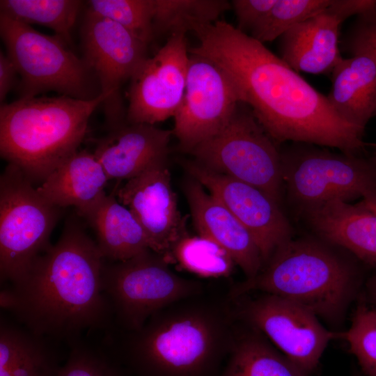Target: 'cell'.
Listing matches in <instances>:
<instances>
[{
  "instance_id": "35",
  "label": "cell",
  "mask_w": 376,
  "mask_h": 376,
  "mask_svg": "<svg viewBox=\"0 0 376 376\" xmlns=\"http://www.w3.org/2000/svg\"><path fill=\"white\" fill-rule=\"evenodd\" d=\"M327 9L340 24L353 15L376 18V0H332Z\"/></svg>"
},
{
  "instance_id": "8",
  "label": "cell",
  "mask_w": 376,
  "mask_h": 376,
  "mask_svg": "<svg viewBox=\"0 0 376 376\" xmlns=\"http://www.w3.org/2000/svg\"><path fill=\"white\" fill-rule=\"evenodd\" d=\"M61 208L44 199L15 165L0 177V277L19 280L50 246V235Z\"/></svg>"
},
{
  "instance_id": "4",
  "label": "cell",
  "mask_w": 376,
  "mask_h": 376,
  "mask_svg": "<svg viewBox=\"0 0 376 376\" xmlns=\"http://www.w3.org/2000/svg\"><path fill=\"white\" fill-rule=\"evenodd\" d=\"M324 240L292 239L279 246L253 278L234 285L235 299L259 291L293 301L338 324L356 299L362 273L357 258Z\"/></svg>"
},
{
  "instance_id": "12",
  "label": "cell",
  "mask_w": 376,
  "mask_h": 376,
  "mask_svg": "<svg viewBox=\"0 0 376 376\" xmlns=\"http://www.w3.org/2000/svg\"><path fill=\"white\" fill-rule=\"evenodd\" d=\"M81 33L83 59L95 76L101 93L107 96L102 105L109 130L127 121L120 89L148 57V44L88 10Z\"/></svg>"
},
{
  "instance_id": "39",
  "label": "cell",
  "mask_w": 376,
  "mask_h": 376,
  "mask_svg": "<svg viewBox=\"0 0 376 376\" xmlns=\"http://www.w3.org/2000/svg\"><path fill=\"white\" fill-rule=\"evenodd\" d=\"M352 376H365L361 371L355 370Z\"/></svg>"
},
{
  "instance_id": "22",
  "label": "cell",
  "mask_w": 376,
  "mask_h": 376,
  "mask_svg": "<svg viewBox=\"0 0 376 376\" xmlns=\"http://www.w3.org/2000/svg\"><path fill=\"white\" fill-rule=\"evenodd\" d=\"M345 121L364 130L376 113V59L366 52L343 58L331 72V88L327 96Z\"/></svg>"
},
{
  "instance_id": "14",
  "label": "cell",
  "mask_w": 376,
  "mask_h": 376,
  "mask_svg": "<svg viewBox=\"0 0 376 376\" xmlns=\"http://www.w3.org/2000/svg\"><path fill=\"white\" fill-rule=\"evenodd\" d=\"M189 52L186 33H172L130 79L127 122L155 125L173 117L182 101Z\"/></svg>"
},
{
  "instance_id": "19",
  "label": "cell",
  "mask_w": 376,
  "mask_h": 376,
  "mask_svg": "<svg viewBox=\"0 0 376 376\" xmlns=\"http://www.w3.org/2000/svg\"><path fill=\"white\" fill-rule=\"evenodd\" d=\"M305 214L321 239L376 269V214L362 201L331 200Z\"/></svg>"
},
{
  "instance_id": "18",
  "label": "cell",
  "mask_w": 376,
  "mask_h": 376,
  "mask_svg": "<svg viewBox=\"0 0 376 376\" xmlns=\"http://www.w3.org/2000/svg\"><path fill=\"white\" fill-rule=\"evenodd\" d=\"M185 192L198 234L224 248L242 269L246 279L255 277L264 263L247 229L194 178L186 183Z\"/></svg>"
},
{
  "instance_id": "26",
  "label": "cell",
  "mask_w": 376,
  "mask_h": 376,
  "mask_svg": "<svg viewBox=\"0 0 376 376\" xmlns=\"http://www.w3.org/2000/svg\"><path fill=\"white\" fill-rule=\"evenodd\" d=\"M81 2L77 0H1V13L28 25L51 29L68 45Z\"/></svg>"
},
{
  "instance_id": "37",
  "label": "cell",
  "mask_w": 376,
  "mask_h": 376,
  "mask_svg": "<svg viewBox=\"0 0 376 376\" xmlns=\"http://www.w3.org/2000/svg\"><path fill=\"white\" fill-rule=\"evenodd\" d=\"M366 288L369 304L376 308V273L368 280Z\"/></svg>"
},
{
  "instance_id": "9",
  "label": "cell",
  "mask_w": 376,
  "mask_h": 376,
  "mask_svg": "<svg viewBox=\"0 0 376 376\" xmlns=\"http://www.w3.org/2000/svg\"><path fill=\"white\" fill-rule=\"evenodd\" d=\"M276 144L240 102L228 125L190 153L207 169L254 186L279 204L283 180Z\"/></svg>"
},
{
  "instance_id": "27",
  "label": "cell",
  "mask_w": 376,
  "mask_h": 376,
  "mask_svg": "<svg viewBox=\"0 0 376 376\" xmlns=\"http://www.w3.org/2000/svg\"><path fill=\"white\" fill-rule=\"evenodd\" d=\"M229 8L225 0H152L154 36L187 33L195 24L215 22Z\"/></svg>"
},
{
  "instance_id": "38",
  "label": "cell",
  "mask_w": 376,
  "mask_h": 376,
  "mask_svg": "<svg viewBox=\"0 0 376 376\" xmlns=\"http://www.w3.org/2000/svg\"><path fill=\"white\" fill-rule=\"evenodd\" d=\"M361 201L365 206L376 214V189L367 193Z\"/></svg>"
},
{
  "instance_id": "3",
  "label": "cell",
  "mask_w": 376,
  "mask_h": 376,
  "mask_svg": "<svg viewBox=\"0 0 376 376\" xmlns=\"http://www.w3.org/2000/svg\"><path fill=\"white\" fill-rule=\"evenodd\" d=\"M153 314L121 342L106 345L132 376H219L237 329L234 308L203 296Z\"/></svg>"
},
{
  "instance_id": "21",
  "label": "cell",
  "mask_w": 376,
  "mask_h": 376,
  "mask_svg": "<svg viewBox=\"0 0 376 376\" xmlns=\"http://www.w3.org/2000/svg\"><path fill=\"white\" fill-rule=\"evenodd\" d=\"M77 213L93 229L97 245L105 260L125 261L151 251L143 228L113 192L110 195L104 192Z\"/></svg>"
},
{
  "instance_id": "5",
  "label": "cell",
  "mask_w": 376,
  "mask_h": 376,
  "mask_svg": "<svg viewBox=\"0 0 376 376\" xmlns=\"http://www.w3.org/2000/svg\"><path fill=\"white\" fill-rule=\"evenodd\" d=\"M65 95L19 97L0 108V153L32 182H42L78 151L89 118L107 100Z\"/></svg>"
},
{
  "instance_id": "32",
  "label": "cell",
  "mask_w": 376,
  "mask_h": 376,
  "mask_svg": "<svg viewBox=\"0 0 376 376\" xmlns=\"http://www.w3.org/2000/svg\"><path fill=\"white\" fill-rule=\"evenodd\" d=\"M350 352L355 356L365 376H376V308L366 302L359 303L350 328L341 332Z\"/></svg>"
},
{
  "instance_id": "33",
  "label": "cell",
  "mask_w": 376,
  "mask_h": 376,
  "mask_svg": "<svg viewBox=\"0 0 376 376\" xmlns=\"http://www.w3.org/2000/svg\"><path fill=\"white\" fill-rule=\"evenodd\" d=\"M342 44L343 48L351 55L366 52L376 59V18L357 17Z\"/></svg>"
},
{
  "instance_id": "10",
  "label": "cell",
  "mask_w": 376,
  "mask_h": 376,
  "mask_svg": "<svg viewBox=\"0 0 376 376\" xmlns=\"http://www.w3.org/2000/svg\"><path fill=\"white\" fill-rule=\"evenodd\" d=\"M281 155L288 196L304 212L331 200L363 198L376 189V165L371 159L304 143Z\"/></svg>"
},
{
  "instance_id": "24",
  "label": "cell",
  "mask_w": 376,
  "mask_h": 376,
  "mask_svg": "<svg viewBox=\"0 0 376 376\" xmlns=\"http://www.w3.org/2000/svg\"><path fill=\"white\" fill-rule=\"evenodd\" d=\"M55 345L1 318L0 376H55L61 366Z\"/></svg>"
},
{
  "instance_id": "6",
  "label": "cell",
  "mask_w": 376,
  "mask_h": 376,
  "mask_svg": "<svg viewBox=\"0 0 376 376\" xmlns=\"http://www.w3.org/2000/svg\"><path fill=\"white\" fill-rule=\"evenodd\" d=\"M0 33L21 78L20 97L51 91L80 100H93L101 94L86 63L61 38L42 33L1 13Z\"/></svg>"
},
{
  "instance_id": "16",
  "label": "cell",
  "mask_w": 376,
  "mask_h": 376,
  "mask_svg": "<svg viewBox=\"0 0 376 376\" xmlns=\"http://www.w3.org/2000/svg\"><path fill=\"white\" fill-rule=\"evenodd\" d=\"M118 201L143 228L150 249L169 263L178 242L187 235L178 207L166 159L158 161L116 190Z\"/></svg>"
},
{
  "instance_id": "28",
  "label": "cell",
  "mask_w": 376,
  "mask_h": 376,
  "mask_svg": "<svg viewBox=\"0 0 376 376\" xmlns=\"http://www.w3.org/2000/svg\"><path fill=\"white\" fill-rule=\"evenodd\" d=\"M172 260L189 272L214 279L230 276L235 264L230 254L213 240L188 234L174 246Z\"/></svg>"
},
{
  "instance_id": "23",
  "label": "cell",
  "mask_w": 376,
  "mask_h": 376,
  "mask_svg": "<svg viewBox=\"0 0 376 376\" xmlns=\"http://www.w3.org/2000/svg\"><path fill=\"white\" fill-rule=\"evenodd\" d=\"M109 180L93 152L83 150L65 159L36 189L51 205L74 206L79 212L105 192Z\"/></svg>"
},
{
  "instance_id": "13",
  "label": "cell",
  "mask_w": 376,
  "mask_h": 376,
  "mask_svg": "<svg viewBox=\"0 0 376 376\" xmlns=\"http://www.w3.org/2000/svg\"><path fill=\"white\" fill-rule=\"evenodd\" d=\"M240 102L235 85L219 65L189 53L185 91L172 130L182 149L190 152L221 132Z\"/></svg>"
},
{
  "instance_id": "15",
  "label": "cell",
  "mask_w": 376,
  "mask_h": 376,
  "mask_svg": "<svg viewBox=\"0 0 376 376\" xmlns=\"http://www.w3.org/2000/svg\"><path fill=\"white\" fill-rule=\"evenodd\" d=\"M185 166L191 176L247 229L260 251L264 265L279 246L292 238L289 221L279 204L264 191L196 161Z\"/></svg>"
},
{
  "instance_id": "11",
  "label": "cell",
  "mask_w": 376,
  "mask_h": 376,
  "mask_svg": "<svg viewBox=\"0 0 376 376\" xmlns=\"http://www.w3.org/2000/svg\"><path fill=\"white\" fill-rule=\"evenodd\" d=\"M237 299L242 300L233 299L237 319L263 334L304 376L315 372L329 343L341 338V332L327 329L313 313L285 298L262 292Z\"/></svg>"
},
{
  "instance_id": "40",
  "label": "cell",
  "mask_w": 376,
  "mask_h": 376,
  "mask_svg": "<svg viewBox=\"0 0 376 376\" xmlns=\"http://www.w3.org/2000/svg\"><path fill=\"white\" fill-rule=\"evenodd\" d=\"M375 115H376V113H375ZM371 160H372V161L374 162V164L376 165V150H375V154H374V156H373V159H372Z\"/></svg>"
},
{
  "instance_id": "30",
  "label": "cell",
  "mask_w": 376,
  "mask_h": 376,
  "mask_svg": "<svg viewBox=\"0 0 376 376\" xmlns=\"http://www.w3.org/2000/svg\"><path fill=\"white\" fill-rule=\"evenodd\" d=\"M88 10L111 20L148 44L154 37L152 0H91Z\"/></svg>"
},
{
  "instance_id": "25",
  "label": "cell",
  "mask_w": 376,
  "mask_h": 376,
  "mask_svg": "<svg viewBox=\"0 0 376 376\" xmlns=\"http://www.w3.org/2000/svg\"><path fill=\"white\" fill-rule=\"evenodd\" d=\"M237 332L219 376H304L260 331Z\"/></svg>"
},
{
  "instance_id": "7",
  "label": "cell",
  "mask_w": 376,
  "mask_h": 376,
  "mask_svg": "<svg viewBox=\"0 0 376 376\" xmlns=\"http://www.w3.org/2000/svg\"><path fill=\"white\" fill-rule=\"evenodd\" d=\"M169 265L152 251L125 261L104 263L102 290L122 329L137 331L157 311L204 292L200 282L177 275Z\"/></svg>"
},
{
  "instance_id": "2",
  "label": "cell",
  "mask_w": 376,
  "mask_h": 376,
  "mask_svg": "<svg viewBox=\"0 0 376 376\" xmlns=\"http://www.w3.org/2000/svg\"><path fill=\"white\" fill-rule=\"evenodd\" d=\"M104 260L84 228L68 221L56 243L1 290V307L23 327L56 343L71 346L86 331H108L114 319L102 290Z\"/></svg>"
},
{
  "instance_id": "17",
  "label": "cell",
  "mask_w": 376,
  "mask_h": 376,
  "mask_svg": "<svg viewBox=\"0 0 376 376\" xmlns=\"http://www.w3.org/2000/svg\"><path fill=\"white\" fill-rule=\"evenodd\" d=\"M172 131L125 122L93 141V154L109 180H130L165 159Z\"/></svg>"
},
{
  "instance_id": "31",
  "label": "cell",
  "mask_w": 376,
  "mask_h": 376,
  "mask_svg": "<svg viewBox=\"0 0 376 376\" xmlns=\"http://www.w3.org/2000/svg\"><path fill=\"white\" fill-rule=\"evenodd\" d=\"M70 347L55 376H132L106 345L93 346L80 340Z\"/></svg>"
},
{
  "instance_id": "20",
  "label": "cell",
  "mask_w": 376,
  "mask_h": 376,
  "mask_svg": "<svg viewBox=\"0 0 376 376\" xmlns=\"http://www.w3.org/2000/svg\"><path fill=\"white\" fill-rule=\"evenodd\" d=\"M340 22L326 8L280 37L281 58L296 72H331L343 59L338 48Z\"/></svg>"
},
{
  "instance_id": "29",
  "label": "cell",
  "mask_w": 376,
  "mask_h": 376,
  "mask_svg": "<svg viewBox=\"0 0 376 376\" xmlns=\"http://www.w3.org/2000/svg\"><path fill=\"white\" fill-rule=\"evenodd\" d=\"M332 0H276L261 22L251 31L261 43L280 38L295 25L325 10Z\"/></svg>"
},
{
  "instance_id": "34",
  "label": "cell",
  "mask_w": 376,
  "mask_h": 376,
  "mask_svg": "<svg viewBox=\"0 0 376 376\" xmlns=\"http://www.w3.org/2000/svg\"><path fill=\"white\" fill-rule=\"evenodd\" d=\"M276 0H234L232 5L239 30L251 31L261 22Z\"/></svg>"
},
{
  "instance_id": "36",
  "label": "cell",
  "mask_w": 376,
  "mask_h": 376,
  "mask_svg": "<svg viewBox=\"0 0 376 376\" xmlns=\"http://www.w3.org/2000/svg\"><path fill=\"white\" fill-rule=\"evenodd\" d=\"M15 64L7 54L0 52V102L3 103L6 95L13 87L16 75Z\"/></svg>"
},
{
  "instance_id": "1",
  "label": "cell",
  "mask_w": 376,
  "mask_h": 376,
  "mask_svg": "<svg viewBox=\"0 0 376 376\" xmlns=\"http://www.w3.org/2000/svg\"><path fill=\"white\" fill-rule=\"evenodd\" d=\"M192 31L199 43L189 53L211 60L229 76L241 102L276 143L315 144L353 155L364 149V130L343 120L327 96L263 43L224 20L197 24Z\"/></svg>"
}]
</instances>
